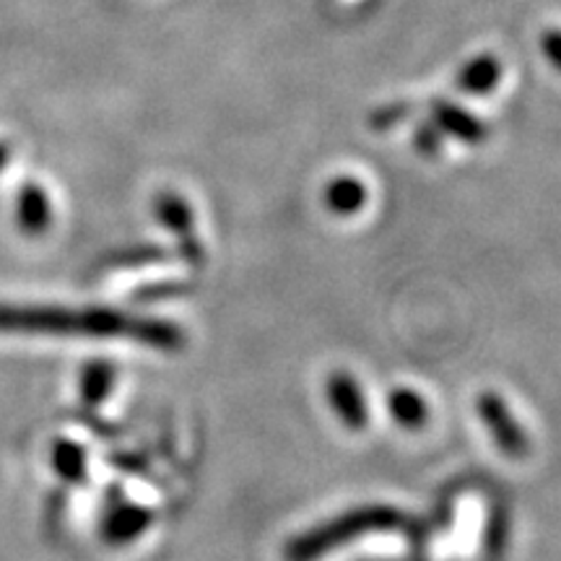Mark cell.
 Returning <instances> with one entry per match:
<instances>
[{
    "label": "cell",
    "instance_id": "52a82bcc",
    "mask_svg": "<svg viewBox=\"0 0 561 561\" xmlns=\"http://www.w3.org/2000/svg\"><path fill=\"white\" fill-rule=\"evenodd\" d=\"M151 515L146 510L138 507H123L112 512L107 517V525H104V536H107L110 543H130L133 538H138L140 533L149 528Z\"/></svg>",
    "mask_w": 561,
    "mask_h": 561
},
{
    "label": "cell",
    "instance_id": "5b68a950",
    "mask_svg": "<svg viewBox=\"0 0 561 561\" xmlns=\"http://www.w3.org/2000/svg\"><path fill=\"white\" fill-rule=\"evenodd\" d=\"M157 216L167 229L174 231V234L180 237L182 252H185L187 261L201 263L203 261V250H201V244L193 234V214H191V208L185 206V201L178 198V195H172V193L159 195V198H157Z\"/></svg>",
    "mask_w": 561,
    "mask_h": 561
},
{
    "label": "cell",
    "instance_id": "30bf717a",
    "mask_svg": "<svg viewBox=\"0 0 561 561\" xmlns=\"http://www.w3.org/2000/svg\"><path fill=\"white\" fill-rule=\"evenodd\" d=\"M53 462L55 471L68 481H81L83 471H87V455L73 442H58L53 453Z\"/></svg>",
    "mask_w": 561,
    "mask_h": 561
},
{
    "label": "cell",
    "instance_id": "8992f818",
    "mask_svg": "<svg viewBox=\"0 0 561 561\" xmlns=\"http://www.w3.org/2000/svg\"><path fill=\"white\" fill-rule=\"evenodd\" d=\"M16 219L21 231H26L32 237L47 231V227L53 224V203L47 198L45 187L34 185V182L21 187L16 201Z\"/></svg>",
    "mask_w": 561,
    "mask_h": 561
},
{
    "label": "cell",
    "instance_id": "7a4b0ae2",
    "mask_svg": "<svg viewBox=\"0 0 561 561\" xmlns=\"http://www.w3.org/2000/svg\"><path fill=\"white\" fill-rule=\"evenodd\" d=\"M405 517L398 510L388 507V504H367V507H356L343 512L335 520L318 525V528L307 530L305 536L294 538L286 546V561H318L325 553L339 551L356 538L369 536V533L392 530L403 525Z\"/></svg>",
    "mask_w": 561,
    "mask_h": 561
},
{
    "label": "cell",
    "instance_id": "277c9868",
    "mask_svg": "<svg viewBox=\"0 0 561 561\" xmlns=\"http://www.w3.org/2000/svg\"><path fill=\"white\" fill-rule=\"evenodd\" d=\"M328 401H331L333 411L339 413V419L351 430H364L367 426V401H364L359 382L348 371H335L331 380H328Z\"/></svg>",
    "mask_w": 561,
    "mask_h": 561
},
{
    "label": "cell",
    "instance_id": "9a60e30c",
    "mask_svg": "<svg viewBox=\"0 0 561 561\" xmlns=\"http://www.w3.org/2000/svg\"><path fill=\"white\" fill-rule=\"evenodd\" d=\"M9 159H11V146L5 144V140H0V170L9 164Z\"/></svg>",
    "mask_w": 561,
    "mask_h": 561
},
{
    "label": "cell",
    "instance_id": "9c48e42d",
    "mask_svg": "<svg viewBox=\"0 0 561 561\" xmlns=\"http://www.w3.org/2000/svg\"><path fill=\"white\" fill-rule=\"evenodd\" d=\"M364 201H367V191H364L362 182L354 178H339L335 182H331L325 191L328 208L341 216L356 214V210L364 206Z\"/></svg>",
    "mask_w": 561,
    "mask_h": 561
},
{
    "label": "cell",
    "instance_id": "8fae6325",
    "mask_svg": "<svg viewBox=\"0 0 561 561\" xmlns=\"http://www.w3.org/2000/svg\"><path fill=\"white\" fill-rule=\"evenodd\" d=\"M112 382H115V369L110 364H91V367L83 371L81 380V392L89 403H102L104 398L110 396Z\"/></svg>",
    "mask_w": 561,
    "mask_h": 561
},
{
    "label": "cell",
    "instance_id": "ba28073f",
    "mask_svg": "<svg viewBox=\"0 0 561 561\" xmlns=\"http://www.w3.org/2000/svg\"><path fill=\"white\" fill-rule=\"evenodd\" d=\"M388 409L392 419L405 426V430H421L426 424V419H430V409H426L424 398L409 388L392 390L388 398Z\"/></svg>",
    "mask_w": 561,
    "mask_h": 561
},
{
    "label": "cell",
    "instance_id": "6da1fadb",
    "mask_svg": "<svg viewBox=\"0 0 561 561\" xmlns=\"http://www.w3.org/2000/svg\"><path fill=\"white\" fill-rule=\"evenodd\" d=\"M0 331L26 335H87V339H133L157 348H180V328L161 320L133 318L117 310H62V307L0 305Z\"/></svg>",
    "mask_w": 561,
    "mask_h": 561
},
{
    "label": "cell",
    "instance_id": "3957f363",
    "mask_svg": "<svg viewBox=\"0 0 561 561\" xmlns=\"http://www.w3.org/2000/svg\"><path fill=\"white\" fill-rule=\"evenodd\" d=\"M476 405H479L483 426L489 430L491 439L496 442V447H500V450L512 460L525 458L530 450L528 432L517 424V419L512 416L507 403H504L496 392H481L479 403Z\"/></svg>",
    "mask_w": 561,
    "mask_h": 561
},
{
    "label": "cell",
    "instance_id": "4fadbf2b",
    "mask_svg": "<svg viewBox=\"0 0 561 561\" xmlns=\"http://www.w3.org/2000/svg\"><path fill=\"white\" fill-rule=\"evenodd\" d=\"M496 73H500V66L491 58L473 60V66L466 68V73H462V87L468 91H489L494 87Z\"/></svg>",
    "mask_w": 561,
    "mask_h": 561
},
{
    "label": "cell",
    "instance_id": "5bb4252c",
    "mask_svg": "<svg viewBox=\"0 0 561 561\" xmlns=\"http://www.w3.org/2000/svg\"><path fill=\"white\" fill-rule=\"evenodd\" d=\"M546 55H549L553 66L561 70V32H549L546 34Z\"/></svg>",
    "mask_w": 561,
    "mask_h": 561
},
{
    "label": "cell",
    "instance_id": "7c38bea8",
    "mask_svg": "<svg viewBox=\"0 0 561 561\" xmlns=\"http://www.w3.org/2000/svg\"><path fill=\"white\" fill-rule=\"evenodd\" d=\"M507 512H504V507H496L494 515H491L486 533V561H502L504 549H507Z\"/></svg>",
    "mask_w": 561,
    "mask_h": 561
}]
</instances>
